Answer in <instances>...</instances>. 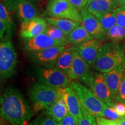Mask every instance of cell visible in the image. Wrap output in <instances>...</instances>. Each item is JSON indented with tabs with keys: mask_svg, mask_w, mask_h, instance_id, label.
Masks as SVG:
<instances>
[{
	"mask_svg": "<svg viewBox=\"0 0 125 125\" xmlns=\"http://www.w3.org/2000/svg\"><path fill=\"white\" fill-rule=\"evenodd\" d=\"M90 67L88 64L81 57L77 51H75L73 63L67 75L72 81H81L90 73Z\"/></svg>",
	"mask_w": 125,
	"mask_h": 125,
	"instance_id": "15",
	"label": "cell"
},
{
	"mask_svg": "<svg viewBox=\"0 0 125 125\" xmlns=\"http://www.w3.org/2000/svg\"><path fill=\"white\" fill-rule=\"evenodd\" d=\"M117 113L121 117L125 116V104L118 102L116 103L114 107Z\"/></svg>",
	"mask_w": 125,
	"mask_h": 125,
	"instance_id": "35",
	"label": "cell"
},
{
	"mask_svg": "<svg viewBox=\"0 0 125 125\" xmlns=\"http://www.w3.org/2000/svg\"><path fill=\"white\" fill-rule=\"evenodd\" d=\"M115 1H116V0H115Z\"/></svg>",
	"mask_w": 125,
	"mask_h": 125,
	"instance_id": "44",
	"label": "cell"
},
{
	"mask_svg": "<svg viewBox=\"0 0 125 125\" xmlns=\"http://www.w3.org/2000/svg\"><path fill=\"white\" fill-rule=\"evenodd\" d=\"M78 125H94L93 124L90 122L86 118H85V116H83L82 115V116L78 120Z\"/></svg>",
	"mask_w": 125,
	"mask_h": 125,
	"instance_id": "37",
	"label": "cell"
},
{
	"mask_svg": "<svg viewBox=\"0 0 125 125\" xmlns=\"http://www.w3.org/2000/svg\"><path fill=\"white\" fill-rule=\"evenodd\" d=\"M124 65L121 64L107 73H103L104 81L109 87L114 98L124 76Z\"/></svg>",
	"mask_w": 125,
	"mask_h": 125,
	"instance_id": "16",
	"label": "cell"
},
{
	"mask_svg": "<svg viewBox=\"0 0 125 125\" xmlns=\"http://www.w3.org/2000/svg\"><path fill=\"white\" fill-rule=\"evenodd\" d=\"M125 63H124V67H125Z\"/></svg>",
	"mask_w": 125,
	"mask_h": 125,
	"instance_id": "42",
	"label": "cell"
},
{
	"mask_svg": "<svg viewBox=\"0 0 125 125\" xmlns=\"http://www.w3.org/2000/svg\"><path fill=\"white\" fill-rule=\"evenodd\" d=\"M57 89L36 82L30 86L28 96L34 111L45 110L58 98Z\"/></svg>",
	"mask_w": 125,
	"mask_h": 125,
	"instance_id": "4",
	"label": "cell"
},
{
	"mask_svg": "<svg viewBox=\"0 0 125 125\" xmlns=\"http://www.w3.org/2000/svg\"><path fill=\"white\" fill-rule=\"evenodd\" d=\"M67 38L68 43L76 46L94 38L82 25H79L67 35Z\"/></svg>",
	"mask_w": 125,
	"mask_h": 125,
	"instance_id": "21",
	"label": "cell"
},
{
	"mask_svg": "<svg viewBox=\"0 0 125 125\" xmlns=\"http://www.w3.org/2000/svg\"><path fill=\"white\" fill-rule=\"evenodd\" d=\"M31 1H32V2H34V3H36V2H38L39 1H40V0H31Z\"/></svg>",
	"mask_w": 125,
	"mask_h": 125,
	"instance_id": "40",
	"label": "cell"
},
{
	"mask_svg": "<svg viewBox=\"0 0 125 125\" xmlns=\"http://www.w3.org/2000/svg\"><path fill=\"white\" fill-rule=\"evenodd\" d=\"M69 46L67 44L54 46L42 51L29 53L31 60L35 64L44 67H54L59 56Z\"/></svg>",
	"mask_w": 125,
	"mask_h": 125,
	"instance_id": "9",
	"label": "cell"
},
{
	"mask_svg": "<svg viewBox=\"0 0 125 125\" xmlns=\"http://www.w3.org/2000/svg\"><path fill=\"white\" fill-rule=\"evenodd\" d=\"M107 38L114 43L119 42L125 39V27L115 24L107 31Z\"/></svg>",
	"mask_w": 125,
	"mask_h": 125,
	"instance_id": "23",
	"label": "cell"
},
{
	"mask_svg": "<svg viewBox=\"0 0 125 125\" xmlns=\"http://www.w3.org/2000/svg\"><path fill=\"white\" fill-rule=\"evenodd\" d=\"M45 16L68 19L81 23V11L68 0H49L42 14Z\"/></svg>",
	"mask_w": 125,
	"mask_h": 125,
	"instance_id": "8",
	"label": "cell"
},
{
	"mask_svg": "<svg viewBox=\"0 0 125 125\" xmlns=\"http://www.w3.org/2000/svg\"><path fill=\"white\" fill-rule=\"evenodd\" d=\"M0 20H2L7 27V35L6 36L11 37L13 23L11 16H10V12L1 2L0 3Z\"/></svg>",
	"mask_w": 125,
	"mask_h": 125,
	"instance_id": "25",
	"label": "cell"
},
{
	"mask_svg": "<svg viewBox=\"0 0 125 125\" xmlns=\"http://www.w3.org/2000/svg\"><path fill=\"white\" fill-rule=\"evenodd\" d=\"M114 12L116 15V24L125 27V5L117 7Z\"/></svg>",
	"mask_w": 125,
	"mask_h": 125,
	"instance_id": "29",
	"label": "cell"
},
{
	"mask_svg": "<svg viewBox=\"0 0 125 125\" xmlns=\"http://www.w3.org/2000/svg\"><path fill=\"white\" fill-rule=\"evenodd\" d=\"M1 125H7L5 124V122H4V121L2 122V119H1Z\"/></svg>",
	"mask_w": 125,
	"mask_h": 125,
	"instance_id": "41",
	"label": "cell"
},
{
	"mask_svg": "<svg viewBox=\"0 0 125 125\" xmlns=\"http://www.w3.org/2000/svg\"><path fill=\"white\" fill-rule=\"evenodd\" d=\"M95 16L99 20L106 31L116 24V15L114 10L96 15Z\"/></svg>",
	"mask_w": 125,
	"mask_h": 125,
	"instance_id": "24",
	"label": "cell"
},
{
	"mask_svg": "<svg viewBox=\"0 0 125 125\" xmlns=\"http://www.w3.org/2000/svg\"><path fill=\"white\" fill-rule=\"evenodd\" d=\"M116 2L118 3L119 7L125 5V0H116Z\"/></svg>",
	"mask_w": 125,
	"mask_h": 125,
	"instance_id": "38",
	"label": "cell"
},
{
	"mask_svg": "<svg viewBox=\"0 0 125 125\" xmlns=\"http://www.w3.org/2000/svg\"><path fill=\"white\" fill-rule=\"evenodd\" d=\"M115 0H89L85 8L94 16L114 10L118 7Z\"/></svg>",
	"mask_w": 125,
	"mask_h": 125,
	"instance_id": "17",
	"label": "cell"
},
{
	"mask_svg": "<svg viewBox=\"0 0 125 125\" xmlns=\"http://www.w3.org/2000/svg\"><path fill=\"white\" fill-rule=\"evenodd\" d=\"M125 53L117 43H103L93 69L101 73H107L118 65H124Z\"/></svg>",
	"mask_w": 125,
	"mask_h": 125,
	"instance_id": "3",
	"label": "cell"
},
{
	"mask_svg": "<svg viewBox=\"0 0 125 125\" xmlns=\"http://www.w3.org/2000/svg\"><path fill=\"white\" fill-rule=\"evenodd\" d=\"M71 4L81 11L85 8L89 0H68Z\"/></svg>",
	"mask_w": 125,
	"mask_h": 125,
	"instance_id": "34",
	"label": "cell"
},
{
	"mask_svg": "<svg viewBox=\"0 0 125 125\" xmlns=\"http://www.w3.org/2000/svg\"><path fill=\"white\" fill-rule=\"evenodd\" d=\"M121 125H125V116L121 119Z\"/></svg>",
	"mask_w": 125,
	"mask_h": 125,
	"instance_id": "39",
	"label": "cell"
},
{
	"mask_svg": "<svg viewBox=\"0 0 125 125\" xmlns=\"http://www.w3.org/2000/svg\"><path fill=\"white\" fill-rule=\"evenodd\" d=\"M0 105L1 118L11 125H29L35 114L23 94L13 86L4 92Z\"/></svg>",
	"mask_w": 125,
	"mask_h": 125,
	"instance_id": "1",
	"label": "cell"
},
{
	"mask_svg": "<svg viewBox=\"0 0 125 125\" xmlns=\"http://www.w3.org/2000/svg\"><path fill=\"white\" fill-rule=\"evenodd\" d=\"M58 97L64 98L68 108V112L76 121L82 116V105L75 90L70 86L57 89Z\"/></svg>",
	"mask_w": 125,
	"mask_h": 125,
	"instance_id": "13",
	"label": "cell"
},
{
	"mask_svg": "<svg viewBox=\"0 0 125 125\" xmlns=\"http://www.w3.org/2000/svg\"><path fill=\"white\" fill-rule=\"evenodd\" d=\"M70 86L75 92L82 105L83 116L96 125V117L102 116L105 103L96 96L93 91L81 83L72 81Z\"/></svg>",
	"mask_w": 125,
	"mask_h": 125,
	"instance_id": "2",
	"label": "cell"
},
{
	"mask_svg": "<svg viewBox=\"0 0 125 125\" xmlns=\"http://www.w3.org/2000/svg\"><path fill=\"white\" fill-rule=\"evenodd\" d=\"M75 51V46L74 45H69L64 50L57 59L55 65L56 68L67 75L73 63Z\"/></svg>",
	"mask_w": 125,
	"mask_h": 125,
	"instance_id": "19",
	"label": "cell"
},
{
	"mask_svg": "<svg viewBox=\"0 0 125 125\" xmlns=\"http://www.w3.org/2000/svg\"><path fill=\"white\" fill-rule=\"evenodd\" d=\"M58 125H78V122L74 116L68 114L60 122L57 123Z\"/></svg>",
	"mask_w": 125,
	"mask_h": 125,
	"instance_id": "33",
	"label": "cell"
},
{
	"mask_svg": "<svg viewBox=\"0 0 125 125\" xmlns=\"http://www.w3.org/2000/svg\"><path fill=\"white\" fill-rule=\"evenodd\" d=\"M6 36L0 43V76L1 80L9 79L15 74L18 65V56L11 40Z\"/></svg>",
	"mask_w": 125,
	"mask_h": 125,
	"instance_id": "5",
	"label": "cell"
},
{
	"mask_svg": "<svg viewBox=\"0 0 125 125\" xmlns=\"http://www.w3.org/2000/svg\"><path fill=\"white\" fill-rule=\"evenodd\" d=\"M45 33L56 41L69 43L68 41V38H67V35L62 30L56 26L49 24Z\"/></svg>",
	"mask_w": 125,
	"mask_h": 125,
	"instance_id": "26",
	"label": "cell"
},
{
	"mask_svg": "<svg viewBox=\"0 0 125 125\" xmlns=\"http://www.w3.org/2000/svg\"><path fill=\"white\" fill-rule=\"evenodd\" d=\"M16 12L21 23L29 21L37 17L38 15L35 3L31 0H20Z\"/></svg>",
	"mask_w": 125,
	"mask_h": 125,
	"instance_id": "18",
	"label": "cell"
},
{
	"mask_svg": "<svg viewBox=\"0 0 125 125\" xmlns=\"http://www.w3.org/2000/svg\"><path fill=\"white\" fill-rule=\"evenodd\" d=\"M82 21L81 24L94 38L105 41L107 38V31L105 30L99 20L85 8L81 10Z\"/></svg>",
	"mask_w": 125,
	"mask_h": 125,
	"instance_id": "10",
	"label": "cell"
},
{
	"mask_svg": "<svg viewBox=\"0 0 125 125\" xmlns=\"http://www.w3.org/2000/svg\"><path fill=\"white\" fill-rule=\"evenodd\" d=\"M102 117L111 119H120L122 118L117 113L114 107H110L107 104H105L103 109Z\"/></svg>",
	"mask_w": 125,
	"mask_h": 125,
	"instance_id": "28",
	"label": "cell"
},
{
	"mask_svg": "<svg viewBox=\"0 0 125 125\" xmlns=\"http://www.w3.org/2000/svg\"><path fill=\"white\" fill-rule=\"evenodd\" d=\"M33 76L37 82L59 88L68 86L72 80L62 71L54 67H44L35 65L32 70Z\"/></svg>",
	"mask_w": 125,
	"mask_h": 125,
	"instance_id": "6",
	"label": "cell"
},
{
	"mask_svg": "<svg viewBox=\"0 0 125 125\" xmlns=\"http://www.w3.org/2000/svg\"><path fill=\"white\" fill-rule=\"evenodd\" d=\"M68 44L62 42L56 41L45 33L41 34L34 38L25 41L24 49L28 53L37 52L47 48L54 46H60Z\"/></svg>",
	"mask_w": 125,
	"mask_h": 125,
	"instance_id": "14",
	"label": "cell"
},
{
	"mask_svg": "<svg viewBox=\"0 0 125 125\" xmlns=\"http://www.w3.org/2000/svg\"><path fill=\"white\" fill-rule=\"evenodd\" d=\"M115 100L118 102L125 104V74L119 87L118 92L115 96Z\"/></svg>",
	"mask_w": 125,
	"mask_h": 125,
	"instance_id": "30",
	"label": "cell"
},
{
	"mask_svg": "<svg viewBox=\"0 0 125 125\" xmlns=\"http://www.w3.org/2000/svg\"><path fill=\"white\" fill-rule=\"evenodd\" d=\"M97 125H121L120 119H111L104 117L98 116L96 118Z\"/></svg>",
	"mask_w": 125,
	"mask_h": 125,
	"instance_id": "31",
	"label": "cell"
},
{
	"mask_svg": "<svg viewBox=\"0 0 125 125\" xmlns=\"http://www.w3.org/2000/svg\"></svg>",
	"mask_w": 125,
	"mask_h": 125,
	"instance_id": "43",
	"label": "cell"
},
{
	"mask_svg": "<svg viewBox=\"0 0 125 125\" xmlns=\"http://www.w3.org/2000/svg\"><path fill=\"white\" fill-rule=\"evenodd\" d=\"M48 25L45 18L38 16L29 21L21 23L19 30L20 38L24 41L33 38L46 32Z\"/></svg>",
	"mask_w": 125,
	"mask_h": 125,
	"instance_id": "11",
	"label": "cell"
},
{
	"mask_svg": "<svg viewBox=\"0 0 125 125\" xmlns=\"http://www.w3.org/2000/svg\"><path fill=\"white\" fill-rule=\"evenodd\" d=\"M102 42L93 38L75 46L77 52L92 68L100 52L103 44Z\"/></svg>",
	"mask_w": 125,
	"mask_h": 125,
	"instance_id": "12",
	"label": "cell"
},
{
	"mask_svg": "<svg viewBox=\"0 0 125 125\" xmlns=\"http://www.w3.org/2000/svg\"><path fill=\"white\" fill-rule=\"evenodd\" d=\"M45 19L48 24L59 28L67 35L81 24L80 23L68 19L53 18V17L49 16H45Z\"/></svg>",
	"mask_w": 125,
	"mask_h": 125,
	"instance_id": "20",
	"label": "cell"
},
{
	"mask_svg": "<svg viewBox=\"0 0 125 125\" xmlns=\"http://www.w3.org/2000/svg\"><path fill=\"white\" fill-rule=\"evenodd\" d=\"M45 113L59 123L67 116L69 112L67 105H62L56 100L52 105L45 109Z\"/></svg>",
	"mask_w": 125,
	"mask_h": 125,
	"instance_id": "22",
	"label": "cell"
},
{
	"mask_svg": "<svg viewBox=\"0 0 125 125\" xmlns=\"http://www.w3.org/2000/svg\"><path fill=\"white\" fill-rule=\"evenodd\" d=\"M19 1L20 0H1V2L4 4L10 12H16Z\"/></svg>",
	"mask_w": 125,
	"mask_h": 125,
	"instance_id": "32",
	"label": "cell"
},
{
	"mask_svg": "<svg viewBox=\"0 0 125 125\" xmlns=\"http://www.w3.org/2000/svg\"><path fill=\"white\" fill-rule=\"evenodd\" d=\"M29 125H58L57 122L54 121L51 116L48 115L44 112L40 116L36 118Z\"/></svg>",
	"mask_w": 125,
	"mask_h": 125,
	"instance_id": "27",
	"label": "cell"
},
{
	"mask_svg": "<svg viewBox=\"0 0 125 125\" xmlns=\"http://www.w3.org/2000/svg\"><path fill=\"white\" fill-rule=\"evenodd\" d=\"M5 31H7V26L2 20H0V37H1V40L4 38V35Z\"/></svg>",
	"mask_w": 125,
	"mask_h": 125,
	"instance_id": "36",
	"label": "cell"
},
{
	"mask_svg": "<svg viewBox=\"0 0 125 125\" xmlns=\"http://www.w3.org/2000/svg\"><path fill=\"white\" fill-rule=\"evenodd\" d=\"M81 81L90 88L96 96L104 103L110 107H114L116 104L115 98L104 81L103 73L90 71Z\"/></svg>",
	"mask_w": 125,
	"mask_h": 125,
	"instance_id": "7",
	"label": "cell"
}]
</instances>
